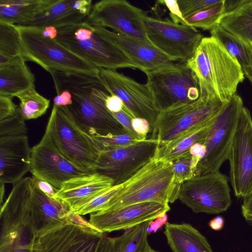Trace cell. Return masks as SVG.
<instances>
[{
  "instance_id": "obj_26",
  "label": "cell",
  "mask_w": 252,
  "mask_h": 252,
  "mask_svg": "<svg viewBox=\"0 0 252 252\" xmlns=\"http://www.w3.org/2000/svg\"><path fill=\"white\" fill-rule=\"evenodd\" d=\"M218 112L204 123L182 133L174 139L158 145L154 157L172 161L189 155V149L195 143L205 144L207 135Z\"/></svg>"
},
{
  "instance_id": "obj_47",
  "label": "cell",
  "mask_w": 252,
  "mask_h": 252,
  "mask_svg": "<svg viewBox=\"0 0 252 252\" xmlns=\"http://www.w3.org/2000/svg\"><path fill=\"white\" fill-rule=\"evenodd\" d=\"M105 104L107 109L111 113H117L122 110L124 104L118 96L109 94L105 100Z\"/></svg>"
},
{
  "instance_id": "obj_18",
  "label": "cell",
  "mask_w": 252,
  "mask_h": 252,
  "mask_svg": "<svg viewBox=\"0 0 252 252\" xmlns=\"http://www.w3.org/2000/svg\"><path fill=\"white\" fill-rule=\"evenodd\" d=\"M30 172L60 189L66 181L92 173L83 171L64 158L45 132L40 142L31 149Z\"/></svg>"
},
{
  "instance_id": "obj_38",
  "label": "cell",
  "mask_w": 252,
  "mask_h": 252,
  "mask_svg": "<svg viewBox=\"0 0 252 252\" xmlns=\"http://www.w3.org/2000/svg\"><path fill=\"white\" fill-rule=\"evenodd\" d=\"M25 121L18 105L15 114L0 121V137L27 135Z\"/></svg>"
},
{
  "instance_id": "obj_1",
  "label": "cell",
  "mask_w": 252,
  "mask_h": 252,
  "mask_svg": "<svg viewBox=\"0 0 252 252\" xmlns=\"http://www.w3.org/2000/svg\"><path fill=\"white\" fill-rule=\"evenodd\" d=\"M56 91L65 90L72 95L67 106L77 124L90 135L127 133L106 106L110 94L97 77L71 72L51 70Z\"/></svg>"
},
{
  "instance_id": "obj_39",
  "label": "cell",
  "mask_w": 252,
  "mask_h": 252,
  "mask_svg": "<svg viewBox=\"0 0 252 252\" xmlns=\"http://www.w3.org/2000/svg\"><path fill=\"white\" fill-rule=\"evenodd\" d=\"M220 0H178V3L183 17L186 19L190 16L212 6Z\"/></svg>"
},
{
  "instance_id": "obj_56",
  "label": "cell",
  "mask_w": 252,
  "mask_h": 252,
  "mask_svg": "<svg viewBox=\"0 0 252 252\" xmlns=\"http://www.w3.org/2000/svg\"><path fill=\"white\" fill-rule=\"evenodd\" d=\"M246 220L251 224L252 225V217L248 218Z\"/></svg>"
},
{
  "instance_id": "obj_41",
  "label": "cell",
  "mask_w": 252,
  "mask_h": 252,
  "mask_svg": "<svg viewBox=\"0 0 252 252\" xmlns=\"http://www.w3.org/2000/svg\"><path fill=\"white\" fill-rule=\"evenodd\" d=\"M112 114L127 133L141 139L135 132L132 126L131 121L134 117L124 105L122 110L120 111L117 113H112Z\"/></svg>"
},
{
  "instance_id": "obj_32",
  "label": "cell",
  "mask_w": 252,
  "mask_h": 252,
  "mask_svg": "<svg viewBox=\"0 0 252 252\" xmlns=\"http://www.w3.org/2000/svg\"><path fill=\"white\" fill-rule=\"evenodd\" d=\"M18 57L25 58L17 26L0 22V64Z\"/></svg>"
},
{
  "instance_id": "obj_34",
  "label": "cell",
  "mask_w": 252,
  "mask_h": 252,
  "mask_svg": "<svg viewBox=\"0 0 252 252\" xmlns=\"http://www.w3.org/2000/svg\"><path fill=\"white\" fill-rule=\"evenodd\" d=\"M223 0L215 5L199 11L186 19L189 25L195 28L210 31L220 25L223 15Z\"/></svg>"
},
{
  "instance_id": "obj_57",
  "label": "cell",
  "mask_w": 252,
  "mask_h": 252,
  "mask_svg": "<svg viewBox=\"0 0 252 252\" xmlns=\"http://www.w3.org/2000/svg\"><path fill=\"white\" fill-rule=\"evenodd\" d=\"M251 83V84H252V81Z\"/></svg>"
},
{
  "instance_id": "obj_14",
  "label": "cell",
  "mask_w": 252,
  "mask_h": 252,
  "mask_svg": "<svg viewBox=\"0 0 252 252\" xmlns=\"http://www.w3.org/2000/svg\"><path fill=\"white\" fill-rule=\"evenodd\" d=\"M98 69L97 78L109 94L118 96L134 118L146 119L152 128L160 112L148 84L115 70Z\"/></svg>"
},
{
  "instance_id": "obj_55",
  "label": "cell",
  "mask_w": 252,
  "mask_h": 252,
  "mask_svg": "<svg viewBox=\"0 0 252 252\" xmlns=\"http://www.w3.org/2000/svg\"><path fill=\"white\" fill-rule=\"evenodd\" d=\"M144 252H158L154 249H153L150 246V245H149L147 248H146V249L145 250V251H144Z\"/></svg>"
},
{
  "instance_id": "obj_30",
  "label": "cell",
  "mask_w": 252,
  "mask_h": 252,
  "mask_svg": "<svg viewBox=\"0 0 252 252\" xmlns=\"http://www.w3.org/2000/svg\"><path fill=\"white\" fill-rule=\"evenodd\" d=\"M220 25L252 45V0L234 11L223 15Z\"/></svg>"
},
{
  "instance_id": "obj_52",
  "label": "cell",
  "mask_w": 252,
  "mask_h": 252,
  "mask_svg": "<svg viewBox=\"0 0 252 252\" xmlns=\"http://www.w3.org/2000/svg\"><path fill=\"white\" fill-rule=\"evenodd\" d=\"M39 28L42 35L45 37L52 39H56L58 34V30L56 28L53 26H47Z\"/></svg>"
},
{
  "instance_id": "obj_48",
  "label": "cell",
  "mask_w": 252,
  "mask_h": 252,
  "mask_svg": "<svg viewBox=\"0 0 252 252\" xmlns=\"http://www.w3.org/2000/svg\"><path fill=\"white\" fill-rule=\"evenodd\" d=\"M250 0H223V15L238 9Z\"/></svg>"
},
{
  "instance_id": "obj_50",
  "label": "cell",
  "mask_w": 252,
  "mask_h": 252,
  "mask_svg": "<svg viewBox=\"0 0 252 252\" xmlns=\"http://www.w3.org/2000/svg\"><path fill=\"white\" fill-rule=\"evenodd\" d=\"M168 217L167 213H165L155 219L150 221L148 232H156L162 225L167 222Z\"/></svg>"
},
{
  "instance_id": "obj_11",
  "label": "cell",
  "mask_w": 252,
  "mask_h": 252,
  "mask_svg": "<svg viewBox=\"0 0 252 252\" xmlns=\"http://www.w3.org/2000/svg\"><path fill=\"white\" fill-rule=\"evenodd\" d=\"M241 97L235 94L217 114L206 137V152L198 163L195 176L219 171L228 159L241 111Z\"/></svg>"
},
{
  "instance_id": "obj_51",
  "label": "cell",
  "mask_w": 252,
  "mask_h": 252,
  "mask_svg": "<svg viewBox=\"0 0 252 252\" xmlns=\"http://www.w3.org/2000/svg\"><path fill=\"white\" fill-rule=\"evenodd\" d=\"M241 210L245 219L252 217V193L244 198Z\"/></svg>"
},
{
  "instance_id": "obj_7",
  "label": "cell",
  "mask_w": 252,
  "mask_h": 252,
  "mask_svg": "<svg viewBox=\"0 0 252 252\" xmlns=\"http://www.w3.org/2000/svg\"><path fill=\"white\" fill-rule=\"evenodd\" d=\"M16 26L27 61L36 63L48 72L55 70L97 77V68L72 53L56 39L44 36L39 28Z\"/></svg>"
},
{
  "instance_id": "obj_22",
  "label": "cell",
  "mask_w": 252,
  "mask_h": 252,
  "mask_svg": "<svg viewBox=\"0 0 252 252\" xmlns=\"http://www.w3.org/2000/svg\"><path fill=\"white\" fill-rule=\"evenodd\" d=\"M92 0H57L53 4L22 26L60 29L84 22L89 16Z\"/></svg>"
},
{
  "instance_id": "obj_25",
  "label": "cell",
  "mask_w": 252,
  "mask_h": 252,
  "mask_svg": "<svg viewBox=\"0 0 252 252\" xmlns=\"http://www.w3.org/2000/svg\"><path fill=\"white\" fill-rule=\"evenodd\" d=\"M32 184L34 216L38 231L65 221L71 211L69 205L62 200L49 197L42 192L38 188L33 177H32Z\"/></svg>"
},
{
  "instance_id": "obj_49",
  "label": "cell",
  "mask_w": 252,
  "mask_h": 252,
  "mask_svg": "<svg viewBox=\"0 0 252 252\" xmlns=\"http://www.w3.org/2000/svg\"><path fill=\"white\" fill-rule=\"evenodd\" d=\"M34 178L38 188L42 192H43L49 197L55 198L56 194L58 191V189H56L50 184L45 181L38 179L35 178Z\"/></svg>"
},
{
  "instance_id": "obj_5",
  "label": "cell",
  "mask_w": 252,
  "mask_h": 252,
  "mask_svg": "<svg viewBox=\"0 0 252 252\" xmlns=\"http://www.w3.org/2000/svg\"><path fill=\"white\" fill-rule=\"evenodd\" d=\"M45 133L59 152L81 170L95 172L101 152L76 123L67 106L53 105Z\"/></svg>"
},
{
  "instance_id": "obj_6",
  "label": "cell",
  "mask_w": 252,
  "mask_h": 252,
  "mask_svg": "<svg viewBox=\"0 0 252 252\" xmlns=\"http://www.w3.org/2000/svg\"><path fill=\"white\" fill-rule=\"evenodd\" d=\"M58 30L57 41L97 68L138 69L119 49L98 34L94 26L85 21Z\"/></svg>"
},
{
  "instance_id": "obj_43",
  "label": "cell",
  "mask_w": 252,
  "mask_h": 252,
  "mask_svg": "<svg viewBox=\"0 0 252 252\" xmlns=\"http://www.w3.org/2000/svg\"><path fill=\"white\" fill-rule=\"evenodd\" d=\"M132 127L142 140L147 139L148 133L151 130V127L149 122L142 118H134L131 121Z\"/></svg>"
},
{
  "instance_id": "obj_13",
  "label": "cell",
  "mask_w": 252,
  "mask_h": 252,
  "mask_svg": "<svg viewBox=\"0 0 252 252\" xmlns=\"http://www.w3.org/2000/svg\"><path fill=\"white\" fill-rule=\"evenodd\" d=\"M227 177L220 171L195 176L183 183L178 198L195 213L226 211L232 201Z\"/></svg>"
},
{
  "instance_id": "obj_15",
  "label": "cell",
  "mask_w": 252,
  "mask_h": 252,
  "mask_svg": "<svg viewBox=\"0 0 252 252\" xmlns=\"http://www.w3.org/2000/svg\"><path fill=\"white\" fill-rule=\"evenodd\" d=\"M146 14L142 9L125 0H102L93 4L85 21L93 26L109 28L120 34L152 44L143 23Z\"/></svg>"
},
{
  "instance_id": "obj_45",
  "label": "cell",
  "mask_w": 252,
  "mask_h": 252,
  "mask_svg": "<svg viewBox=\"0 0 252 252\" xmlns=\"http://www.w3.org/2000/svg\"><path fill=\"white\" fill-rule=\"evenodd\" d=\"M94 252H116L114 238L104 235L99 240Z\"/></svg>"
},
{
  "instance_id": "obj_23",
  "label": "cell",
  "mask_w": 252,
  "mask_h": 252,
  "mask_svg": "<svg viewBox=\"0 0 252 252\" xmlns=\"http://www.w3.org/2000/svg\"><path fill=\"white\" fill-rule=\"evenodd\" d=\"M114 181L97 172L71 179L58 189L55 198L66 203L74 212L113 186Z\"/></svg>"
},
{
  "instance_id": "obj_21",
  "label": "cell",
  "mask_w": 252,
  "mask_h": 252,
  "mask_svg": "<svg viewBox=\"0 0 252 252\" xmlns=\"http://www.w3.org/2000/svg\"><path fill=\"white\" fill-rule=\"evenodd\" d=\"M31 149L27 135L0 137V184H15L30 171Z\"/></svg>"
},
{
  "instance_id": "obj_17",
  "label": "cell",
  "mask_w": 252,
  "mask_h": 252,
  "mask_svg": "<svg viewBox=\"0 0 252 252\" xmlns=\"http://www.w3.org/2000/svg\"><path fill=\"white\" fill-rule=\"evenodd\" d=\"M158 144L157 140L149 138L124 148L101 152L95 172L112 179L114 185L121 184L153 158Z\"/></svg>"
},
{
  "instance_id": "obj_36",
  "label": "cell",
  "mask_w": 252,
  "mask_h": 252,
  "mask_svg": "<svg viewBox=\"0 0 252 252\" xmlns=\"http://www.w3.org/2000/svg\"><path fill=\"white\" fill-rule=\"evenodd\" d=\"M174 182L181 186L194 176L197 164L190 154L172 161Z\"/></svg>"
},
{
  "instance_id": "obj_8",
  "label": "cell",
  "mask_w": 252,
  "mask_h": 252,
  "mask_svg": "<svg viewBox=\"0 0 252 252\" xmlns=\"http://www.w3.org/2000/svg\"><path fill=\"white\" fill-rule=\"evenodd\" d=\"M104 233L70 211L67 220L37 232L31 252H94Z\"/></svg>"
},
{
  "instance_id": "obj_33",
  "label": "cell",
  "mask_w": 252,
  "mask_h": 252,
  "mask_svg": "<svg viewBox=\"0 0 252 252\" xmlns=\"http://www.w3.org/2000/svg\"><path fill=\"white\" fill-rule=\"evenodd\" d=\"M16 97L20 101L19 107L25 121L41 117L49 107L50 100L39 94L35 87L24 91Z\"/></svg>"
},
{
  "instance_id": "obj_40",
  "label": "cell",
  "mask_w": 252,
  "mask_h": 252,
  "mask_svg": "<svg viewBox=\"0 0 252 252\" xmlns=\"http://www.w3.org/2000/svg\"><path fill=\"white\" fill-rule=\"evenodd\" d=\"M160 4L164 5L169 11L172 21L175 24L190 26L187 20L183 17L177 0H158Z\"/></svg>"
},
{
  "instance_id": "obj_46",
  "label": "cell",
  "mask_w": 252,
  "mask_h": 252,
  "mask_svg": "<svg viewBox=\"0 0 252 252\" xmlns=\"http://www.w3.org/2000/svg\"><path fill=\"white\" fill-rule=\"evenodd\" d=\"M189 152L193 160L198 164L206 154V147L204 144L196 143L190 147Z\"/></svg>"
},
{
  "instance_id": "obj_2",
  "label": "cell",
  "mask_w": 252,
  "mask_h": 252,
  "mask_svg": "<svg viewBox=\"0 0 252 252\" xmlns=\"http://www.w3.org/2000/svg\"><path fill=\"white\" fill-rule=\"evenodd\" d=\"M186 64L197 79L200 93L223 103L236 94L245 79L238 61L211 36L202 38Z\"/></svg>"
},
{
  "instance_id": "obj_19",
  "label": "cell",
  "mask_w": 252,
  "mask_h": 252,
  "mask_svg": "<svg viewBox=\"0 0 252 252\" xmlns=\"http://www.w3.org/2000/svg\"><path fill=\"white\" fill-rule=\"evenodd\" d=\"M170 209L168 203L144 202L91 214L88 221L92 226L103 233L111 232L125 230L152 220L167 213Z\"/></svg>"
},
{
  "instance_id": "obj_24",
  "label": "cell",
  "mask_w": 252,
  "mask_h": 252,
  "mask_svg": "<svg viewBox=\"0 0 252 252\" xmlns=\"http://www.w3.org/2000/svg\"><path fill=\"white\" fill-rule=\"evenodd\" d=\"M24 57H18L0 64V95L10 97L35 87L34 75Z\"/></svg>"
},
{
  "instance_id": "obj_53",
  "label": "cell",
  "mask_w": 252,
  "mask_h": 252,
  "mask_svg": "<svg viewBox=\"0 0 252 252\" xmlns=\"http://www.w3.org/2000/svg\"><path fill=\"white\" fill-rule=\"evenodd\" d=\"M224 220L222 217L218 216L212 219L209 222V227L214 230L219 231L222 229Z\"/></svg>"
},
{
  "instance_id": "obj_27",
  "label": "cell",
  "mask_w": 252,
  "mask_h": 252,
  "mask_svg": "<svg viewBox=\"0 0 252 252\" xmlns=\"http://www.w3.org/2000/svg\"><path fill=\"white\" fill-rule=\"evenodd\" d=\"M164 233L172 252H213L206 238L189 223L167 222Z\"/></svg>"
},
{
  "instance_id": "obj_12",
  "label": "cell",
  "mask_w": 252,
  "mask_h": 252,
  "mask_svg": "<svg viewBox=\"0 0 252 252\" xmlns=\"http://www.w3.org/2000/svg\"><path fill=\"white\" fill-rule=\"evenodd\" d=\"M143 20L151 43L175 62L187 63L204 37L196 28L175 24L168 19L146 14Z\"/></svg>"
},
{
  "instance_id": "obj_9",
  "label": "cell",
  "mask_w": 252,
  "mask_h": 252,
  "mask_svg": "<svg viewBox=\"0 0 252 252\" xmlns=\"http://www.w3.org/2000/svg\"><path fill=\"white\" fill-rule=\"evenodd\" d=\"M226 103L200 93L194 102L161 111L152 127L151 137L158 145L170 141L216 115Z\"/></svg>"
},
{
  "instance_id": "obj_44",
  "label": "cell",
  "mask_w": 252,
  "mask_h": 252,
  "mask_svg": "<svg viewBox=\"0 0 252 252\" xmlns=\"http://www.w3.org/2000/svg\"><path fill=\"white\" fill-rule=\"evenodd\" d=\"M57 95L53 99L54 104L58 107L68 106L72 103L71 93L65 90L56 91Z\"/></svg>"
},
{
  "instance_id": "obj_42",
  "label": "cell",
  "mask_w": 252,
  "mask_h": 252,
  "mask_svg": "<svg viewBox=\"0 0 252 252\" xmlns=\"http://www.w3.org/2000/svg\"><path fill=\"white\" fill-rule=\"evenodd\" d=\"M12 98L0 95V121L14 115L17 112L18 105L14 103Z\"/></svg>"
},
{
  "instance_id": "obj_28",
  "label": "cell",
  "mask_w": 252,
  "mask_h": 252,
  "mask_svg": "<svg viewBox=\"0 0 252 252\" xmlns=\"http://www.w3.org/2000/svg\"><path fill=\"white\" fill-rule=\"evenodd\" d=\"M57 0H0V22L21 26Z\"/></svg>"
},
{
  "instance_id": "obj_29",
  "label": "cell",
  "mask_w": 252,
  "mask_h": 252,
  "mask_svg": "<svg viewBox=\"0 0 252 252\" xmlns=\"http://www.w3.org/2000/svg\"><path fill=\"white\" fill-rule=\"evenodd\" d=\"M240 64L245 77L252 81V45L225 30L220 25L210 31Z\"/></svg>"
},
{
  "instance_id": "obj_4",
  "label": "cell",
  "mask_w": 252,
  "mask_h": 252,
  "mask_svg": "<svg viewBox=\"0 0 252 252\" xmlns=\"http://www.w3.org/2000/svg\"><path fill=\"white\" fill-rule=\"evenodd\" d=\"M0 247L31 252L38 231L36 225L32 177L13 184L0 208Z\"/></svg>"
},
{
  "instance_id": "obj_37",
  "label": "cell",
  "mask_w": 252,
  "mask_h": 252,
  "mask_svg": "<svg viewBox=\"0 0 252 252\" xmlns=\"http://www.w3.org/2000/svg\"><path fill=\"white\" fill-rule=\"evenodd\" d=\"M120 188V184L113 186L73 212L80 216L91 214L101 211L115 196Z\"/></svg>"
},
{
  "instance_id": "obj_20",
  "label": "cell",
  "mask_w": 252,
  "mask_h": 252,
  "mask_svg": "<svg viewBox=\"0 0 252 252\" xmlns=\"http://www.w3.org/2000/svg\"><path fill=\"white\" fill-rule=\"evenodd\" d=\"M94 28L98 34L119 49L145 74L170 67L175 63V61L150 43L104 28Z\"/></svg>"
},
{
  "instance_id": "obj_3",
  "label": "cell",
  "mask_w": 252,
  "mask_h": 252,
  "mask_svg": "<svg viewBox=\"0 0 252 252\" xmlns=\"http://www.w3.org/2000/svg\"><path fill=\"white\" fill-rule=\"evenodd\" d=\"M120 185L117 193L101 211L148 201L173 203L178 198L181 186L174 182L172 161L154 156Z\"/></svg>"
},
{
  "instance_id": "obj_31",
  "label": "cell",
  "mask_w": 252,
  "mask_h": 252,
  "mask_svg": "<svg viewBox=\"0 0 252 252\" xmlns=\"http://www.w3.org/2000/svg\"><path fill=\"white\" fill-rule=\"evenodd\" d=\"M150 221L127 228L119 237H115L116 252H144L148 241Z\"/></svg>"
},
{
  "instance_id": "obj_10",
  "label": "cell",
  "mask_w": 252,
  "mask_h": 252,
  "mask_svg": "<svg viewBox=\"0 0 252 252\" xmlns=\"http://www.w3.org/2000/svg\"><path fill=\"white\" fill-rule=\"evenodd\" d=\"M148 84L159 112L188 104L199 97L198 81L186 63L146 74Z\"/></svg>"
},
{
  "instance_id": "obj_35",
  "label": "cell",
  "mask_w": 252,
  "mask_h": 252,
  "mask_svg": "<svg viewBox=\"0 0 252 252\" xmlns=\"http://www.w3.org/2000/svg\"><path fill=\"white\" fill-rule=\"evenodd\" d=\"M93 141L100 152L109 151L124 148L144 140L135 137L128 133L91 135Z\"/></svg>"
},
{
  "instance_id": "obj_16",
  "label": "cell",
  "mask_w": 252,
  "mask_h": 252,
  "mask_svg": "<svg viewBox=\"0 0 252 252\" xmlns=\"http://www.w3.org/2000/svg\"><path fill=\"white\" fill-rule=\"evenodd\" d=\"M230 177L235 195L244 198L252 193V118L243 107L230 150Z\"/></svg>"
},
{
  "instance_id": "obj_54",
  "label": "cell",
  "mask_w": 252,
  "mask_h": 252,
  "mask_svg": "<svg viewBox=\"0 0 252 252\" xmlns=\"http://www.w3.org/2000/svg\"><path fill=\"white\" fill-rule=\"evenodd\" d=\"M5 192L4 184H0V206L2 205L3 197Z\"/></svg>"
}]
</instances>
